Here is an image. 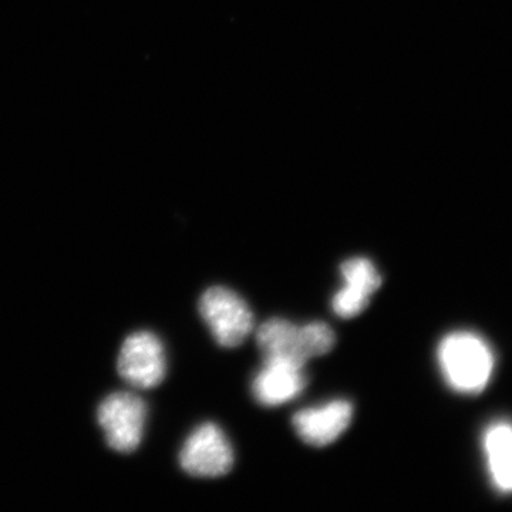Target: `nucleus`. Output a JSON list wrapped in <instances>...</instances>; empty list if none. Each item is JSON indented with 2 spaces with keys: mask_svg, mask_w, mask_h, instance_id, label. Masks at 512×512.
I'll return each instance as SVG.
<instances>
[{
  "mask_svg": "<svg viewBox=\"0 0 512 512\" xmlns=\"http://www.w3.org/2000/svg\"><path fill=\"white\" fill-rule=\"evenodd\" d=\"M256 343L265 360L278 359L305 366L313 357L329 353L336 338L326 323L298 326L286 319H269L256 332Z\"/></svg>",
  "mask_w": 512,
  "mask_h": 512,
  "instance_id": "nucleus-1",
  "label": "nucleus"
},
{
  "mask_svg": "<svg viewBox=\"0 0 512 512\" xmlns=\"http://www.w3.org/2000/svg\"><path fill=\"white\" fill-rule=\"evenodd\" d=\"M437 357L444 379L456 392L480 393L493 375V353L474 333L456 332L446 336Z\"/></svg>",
  "mask_w": 512,
  "mask_h": 512,
  "instance_id": "nucleus-2",
  "label": "nucleus"
},
{
  "mask_svg": "<svg viewBox=\"0 0 512 512\" xmlns=\"http://www.w3.org/2000/svg\"><path fill=\"white\" fill-rule=\"evenodd\" d=\"M200 313L211 335L224 348H237L254 330V316L247 303L222 286H214L201 296Z\"/></svg>",
  "mask_w": 512,
  "mask_h": 512,
  "instance_id": "nucleus-3",
  "label": "nucleus"
},
{
  "mask_svg": "<svg viewBox=\"0 0 512 512\" xmlns=\"http://www.w3.org/2000/svg\"><path fill=\"white\" fill-rule=\"evenodd\" d=\"M97 421L110 448L119 453H133L144 437L147 406L133 393L110 394L97 410Z\"/></svg>",
  "mask_w": 512,
  "mask_h": 512,
  "instance_id": "nucleus-4",
  "label": "nucleus"
},
{
  "mask_svg": "<svg viewBox=\"0 0 512 512\" xmlns=\"http://www.w3.org/2000/svg\"><path fill=\"white\" fill-rule=\"evenodd\" d=\"M180 464L192 477H222L234 466V451L220 427L202 424L185 440Z\"/></svg>",
  "mask_w": 512,
  "mask_h": 512,
  "instance_id": "nucleus-5",
  "label": "nucleus"
},
{
  "mask_svg": "<svg viewBox=\"0 0 512 512\" xmlns=\"http://www.w3.org/2000/svg\"><path fill=\"white\" fill-rule=\"evenodd\" d=\"M117 370L131 386L153 389L167 372L163 343L154 333H133L121 346Z\"/></svg>",
  "mask_w": 512,
  "mask_h": 512,
  "instance_id": "nucleus-6",
  "label": "nucleus"
},
{
  "mask_svg": "<svg viewBox=\"0 0 512 512\" xmlns=\"http://www.w3.org/2000/svg\"><path fill=\"white\" fill-rule=\"evenodd\" d=\"M340 272L345 286L333 296V312L342 319L356 318L365 311L370 298L382 286V276L373 262L366 258L343 262Z\"/></svg>",
  "mask_w": 512,
  "mask_h": 512,
  "instance_id": "nucleus-7",
  "label": "nucleus"
},
{
  "mask_svg": "<svg viewBox=\"0 0 512 512\" xmlns=\"http://www.w3.org/2000/svg\"><path fill=\"white\" fill-rule=\"evenodd\" d=\"M352 419V404L346 400H333L323 406L296 413L292 423L303 443L313 447H325L348 430Z\"/></svg>",
  "mask_w": 512,
  "mask_h": 512,
  "instance_id": "nucleus-8",
  "label": "nucleus"
},
{
  "mask_svg": "<svg viewBox=\"0 0 512 512\" xmlns=\"http://www.w3.org/2000/svg\"><path fill=\"white\" fill-rule=\"evenodd\" d=\"M308 375L305 366L286 360H265L252 383L256 402L266 407L281 406L296 399L305 390Z\"/></svg>",
  "mask_w": 512,
  "mask_h": 512,
  "instance_id": "nucleus-9",
  "label": "nucleus"
},
{
  "mask_svg": "<svg viewBox=\"0 0 512 512\" xmlns=\"http://www.w3.org/2000/svg\"><path fill=\"white\" fill-rule=\"evenodd\" d=\"M485 456L498 490L512 491V426L493 424L484 437Z\"/></svg>",
  "mask_w": 512,
  "mask_h": 512,
  "instance_id": "nucleus-10",
  "label": "nucleus"
}]
</instances>
